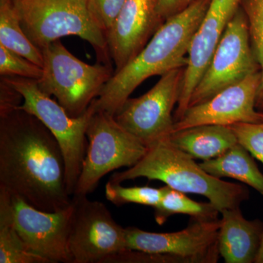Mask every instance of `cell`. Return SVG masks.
I'll use <instances>...</instances> for the list:
<instances>
[{"instance_id": "4316f807", "label": "cell", "mask_w": 263, "mask_h": 263, "mask_svg": "<svg viewBox=\"0 0 263 263\" xmlns=\"http://www.w3.org/2000/svg\"><path fill=\"white\" fill-rule=\"evenodd\" d=\"M195 1V0H159L157 12L161 19L164 22L167 19L187 8Z\"/></svg>"}, {"instance_id": "6da1fadb", "label": "cell", "mask_w": 263, "mask_h": 263, "mask_svg": "<svg viewBox=\"0 0 263 263\" xmlns=\"http://www.w3.org/2000/svg\"><path fill=\"white\" fill-rule=\"evenodd\" d=\"M0 188L44 212L72 204L58 141L37 118L18 108L0 114Z\"/></svg>"}, {"instance_id": "2e32d148", "label": "cell", "mask_w": 263, "mask_h": 263, "mask_svg": "<svg viewBox=\"0 0 263 263\" xmlns=\"http://www.w3.org/2000/svg\"><path fill=\"white\" fill-rule=\"evenodd\" d=\"M218 246L226 263H255L263 236V221L246 219L240 208L220 212Z\"/></svg>"}, {"instance_id": "7c38bea8", "label": "cell", "mask_w": 263, "mask_h": 263, "mask_svg": "<svg viewBox=\"0 0 263 263\" xmlns=\"http://www.w3.org/2000/svg\"><path fill=\"white\" fill-rule=\"evenodd\" d=\"M0 198L8 205L13 226L29 249L50 263H72L68 246L72 204L60 212H44L2 188Z\"/></svg>"}, {"instance_id": "3957f363", "label": "cell", "mask_w": 263, "mask_h": 263, "mask_svg": "<svg viewBox=\"0 0 263 263\" xmlns=\"http://www.w3.org/2000/svg\"><path fill=\"white\" fill-rule=\"evenodd\" d=\"M138 178L157 180L181 193L206 197L219 212L240 208L249 198L247 186L209 174L191 156L173 145L168 138L149 147L133 167L112 175L110 181L121 183Z\"/></svg>"}, {"instance_id": "ffe728a7", "label": "cell", "mask_w": 263, "mask_h": 263, "mask_svg": "<svg viewBox=\"0 0 263 263\" xmlns=\"http://www.w3.org/2000/svg\"><path fill=\"white\" fill-rule=\"evenodd\" d=\"M0 44L43 67L42 51L24 32L13 3L0 6Z\"/></svg>"}, {"instance_id": "5bb4252c", "label": "cell", "mask_w": 263, "mask_h": 263, "mask_svg": "<svg viewBox=\"0 0 263 263\" xmlns=\"http://www.w3.org/2000/svg\"><path fill=\"white\" fill-rule=\"evenodd\" d=\"M242 0H211L201 22L194 34L184 69L181 92L175 112V122L190 105V99L211 59L220 42L230 21L237 13Z\"/></svg>"}, {"instance_id": "ac0fdd59", "label": "cell", "mask_w": 263, "mask_h": 263, "mask_svg": "<svg viewBox=\"0 0 263 263\" xmlns=\"http://www.w3.org/2000/svg\"><path fill=\"white\" fill-rule=\"evenodd\" d=\"M200 166L216 178H230L248 185L263 196V174L253 157L237 143L219 157L200 162Z\"/></svg>"}, {"instance_id": "f1b7e54d", "label": "cell", "mask_w": 263, "mask_h": 263, "mask_svg": "<svg viewBox=\"0 0 263 263\" xmlns=\"http://www.w3.org/2000/svg\"><path fill=\"white\" fill-rule=\"evenodd\" d=\"M13 0H0V6H3V5L10 4L13 3Z\"/></svg>"}, {"instance_id": "83f0119b", "label": "cell", "mask_w": 263, "mask_h": 263, "mask_svg": "<svg viewBox=\"0 0 263 263\" xmlns=\"http://www.w3.org/2000/svg\"><path fill=\"white\" fill-rule=\"evenodd\" d=\"M255 263H263V236L258 254H257V258H256Z\"/></svg>"}, {"instance_id": "cb8c5ba5", "label": "cell", "mask_w": 263, "mask_h": 263, "mask_svg": "<svg viewBox=\"0 0 263 263\" xmlns=\"http://www.w3.org/2000/svg\"><path fill=\"white\" fill-rule=\"evenodd\" d=\"M0 74L39 80L43 68L0 44Z\"/></svg>"}, {"instance_id": "ba28073f", "label": "cell", "mask_w": 263, "mask_h": 263, "mask_svg": "<svg viewBox=\"0 0 263 263\" xmlns=\"http://www.w3.org/2000/svg\"><path fill=\"white\" fill-rule=\"evenodd\" d=\"M68 246L72 263H105L127 250V230L103 202L72 195Z\"/></svg>"}, {"instance_id": "5b68a950", "label": "cell", "mask_w": 263, "mask_h": 263, "mask_svg": "<svg viewBox=\"0 0 263 263\" xmlns=\"http://www.w3.org/2000/svg\"><path fill=\"white\" fill-rule=\"evenodd\" d=\"M43 75L38 87L54 96L71 117L84 115L113 76L110 66L85 63L71 53L60 40L41 50Z\"/></svg>"}, {"instance_id": "e0dca14e", "label": "cell", "mask_w": 263, "mask_h": 263, "mask_svg": "<svg viewBox=\"0 0 263 263\" xmlns=\"http://www.w3.org/2000/svg\"><path fill=\"white\" fill-rule=\"evenodd\" d=\"M170 141L194 159L202 161L219 157L238 143L229 126L204 124L173 132Z\"/></svg>"}, {"instance_id": "7402d4cb", "label": "cell", "mask_w": 263, "mask_h": 263, "mask_svg": "<svg viewBox=\"0 0 263 263\" xmlns=\"http://www.w3.org/2000/svg\"><path fill=\"white\" fill-rule=\"evenodd\" d=\"M241 7L248 21L251 44L260 72L256 108L263 112V0H242Z\"/></svg>"}, {"instance_id": "52a82bcc", "label": "cell", "mask_w": 263, "mask_h": 263, "mask_svg": "<svg viewBox=\"0 0 263 263\" xmlns=\"http://www.w3.org/2000/svg\"><path fill=\"white\" fill-rule=\"evenodd\" d=\"M86 137L89 143L73 195L92 193L105 175L121 167H133L148 149L106 112L95 110Z\"/></svg>"}, {"instance_id": "d6986e66", "label": "cell", "mask_w": 263, "mask_h": 263, "mask_svg": "<svg viewBox=\"0 0 263 263\" xmlns=\"http://www.w3.org/2000/svg\"><path fill=\"white\" fill-rule=\"evenodd\" d=\"M155 209L156 222L160 226L164 224L171 216L184 214L194 220H216L220 212L209 202H200L192 200L185 193L164 186L163 196Z\"/></svg>"}, {"instance_id": "7a4b0ae2", "label": "cell", "mask_w": 263, "mask_h": 263, "mask_svg": "<svg viewBox=\"0 0 263 263\" xmlns=\"http://www.w3.org/2000/svg\"><path fill=\"white\" fill-rule=\"evenodd\" d=\"M211 0H195L183 11L165 22L146 46L113 76L91 103L96 111L115 115L138 86L154 76L186 67L194 34Z\"/></svg>"}, {"instance_id": "9a60e30c", "label": "cell", "mask_w": 263, "mask_h": 263, "mask_svg": "<svg viewBox=\"0 0 263 263\" xmlns=\"http://www.w3.org/2000/svg\"><path fill=\"white\" fill-rule=\"evenodd\" d=\"M159 0H126L105 33L116 71L121 70L141 51L163 24L157 12Z\"/></svg>"}, {"instance_id": "8992f818", "label": "cell", "mask_w": 263, "mask_h": 263, "mask_svg": "<svg viewBox=\"0 0 263 263\" xmlns=\"http://www.w3.org/2000/svg\"><path fill=\"white\" fill-rule=\"evenodd\" d=\"M3 79L22 95L23 102L17 108L37 118L58 141L65 161L67 190L72 196L87 150L86 130L95 112L92 105L84 115L71 117L58 102L40 89L37 81L17 76Z\"/></svg>"}, {"instance_id": "44dd1931", "label": "cell", "mask_w": 263, "mask_h": 263, "mask_svg": "<svg viewBox=\"0 0 263 263\" xmlns=\"http://www.w3.org/2000/svg\"><path fill=\"white\" fill-rule=\"evenodd\" d=\"M0 263H50L28 248L13 226L11 214L0 198Z\"/></svg>"}, {"instance_id": "8fae6325", "label": "cell", "mask_w": 263, "mask_h": 263, "mask_svg": "<svg viewBox=\"0 0 263 263\" xmlns=\"http://www.w3.org/2000/svg\"><path fill=\"white\" fill-rule=\"evenodd\" d=\"M220 219L194 220L174 233H152L129 227L127 249L159 256L164 263H216L220 257Z\"/></svg>"}, {"instance_id": "277c9868", "label": "cell", "mask_w": 263, "mask_h": 263, "mask_svg": "<svg viewBox=\"0 0 263 263\" xmlns=\"http://www.w3.org/2000/svg\"><path fill=\"white\" fill-rule=\"evenodd\" d=\"M13 5L24 32L41 51L76 35L91 45L101 63L110 66L106 35L91 18L87 0H13Z\"/></svg>"}, {"instance_id": "30bf717a", "label": "cell", "mask_w": 263, "mask_h": 263, "mask_svg": "<svg viewBox=\"0 0 263 263\" xmlns=\"http://www.w3.org/2000/svg\"><path fill=\"white\" fill-rule=\"evenodd\" d=\"M257 71L259 66L251 44L248 21L240 6L194 90L189 107L209 100Z\"/></svg>"}, {"instance_id": "603a6c76", "label": "cell", "mask_w": 263, "mask_h": 263, "mask_svg": "<svg viewBox=\"0 0 263 263\" xmlns=\"http://www.w3.org/2000/svg\"><path fill=\"white\" fill-rule=\"evenodd\" d=\"M164 192V186L161 188L151 186L124 187L121 183L110 181L105 185V197L117 206L135 203L155 208L160 202Z\"/></svg>"}, {"instance_id": "4fadbf2b", "label": "cell", "mask_w": 263, "mask_h": 263, "mask_svg": "<svg viewBox=\"0 0 263 263\" xmlns=\"http://www.w3.org/2000/svg\"><path fill=\"white\" fill-rule=\"evenodd\" d=\"M259 84L260 72L257 71L209 100L189 107L174 122L173 132L204 124L231 126L237 123L263 122V112L256 108Z\"/></svg>"}, {"instance_id": "484cf974", "label": "cell", "mask_w": 263, "mask_h": 263, "mask_svg": "<svg viewBox=\"0 0 263 263\" xmlns=\"http://www.w3.org/2000/svg\"><path fill=\"white\" fill-rule=\"evenodd\" d=\"M126 0H87L91 18L104 32L106 33Z\"/></svg>"}, {"instance_id": "9c48e42d", "label": "cell", "mask_w": 263, "mask_h": 263, "mask_svg": "<svg viewBox=\"0 0 263 263\" xmlns=\"http://www.w3.org/2000/svg\"><path fill=\"white\" fill-rule=\"evenodd\" d=\"M185 67L164 74L146 94L129 98L114 115L123 128L149 148L168 138L175 122Z\"/></svg>"}, {"instance_id": "d4e9b609", "label": "cell", "mask_w": 263, "mask_h": 263, "mask_svg": "<svg viewBox=\"0 0 263 263\" xmlns=\"http://www.w3.org/2000/svg\"><path fill=\"white\" fill-rule=\"evenodd\" d=\"M229 127L238 143L263 164V122L237 123Z\"/></svg>"}]
</instances>
